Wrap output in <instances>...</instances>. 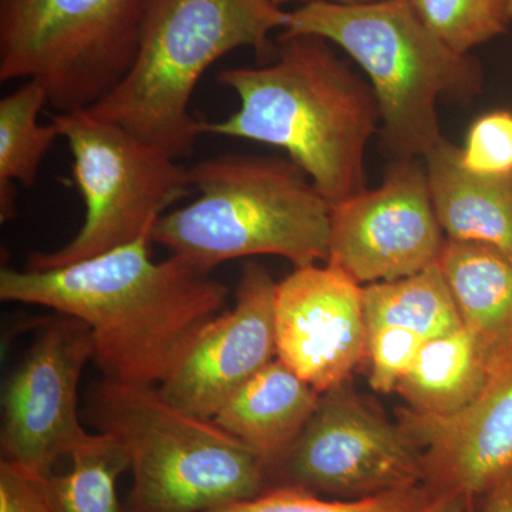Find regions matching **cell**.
I'll list each match as a JSON object with an SVG mask.
<instances>
[{"label": "cell", "instance_id": "obj_20", "mask_svg": "<svg viewBox=\"0 0 512 512\" xmlns=\"http://www.w3.org/2000/svg\"><path fill=\"white\" fill-rule=\"evenodd\" d=\"M49 104L45 84L28 80L0 100V220L16 217L13 181L23 187L35 184L40 164L60 136L53 121L39 123L40 111Z\"/></svg>", "mask_w": 512, "mask_h": 512}, {"label": "cell", "instance_id": "obj_17", "mask_svg": "<svg viewBox=\"0 0 512 512\" xmlns=\"http://www.w3.org/2000/svg\"><path fill=\"white\" fill-rule=\"evenodd\" d=\"M434 212L446 239L512 249V174L467 170L444 138L424 157Z\"/></svg>", "mask_w": 512, "mask_h": 512}, {"label": "cell", "instance_id": "obj_4", "mask_svg": "<svg viewBox=\"0 0 512 512\" xmlns=\"http://www.w3.org/2000/svg\"><path fill=\"white\" fill-rule=\"evenodd\" d=\"M281 35L320 37L362 67L379 104L380 147L392 161L424 160L444 140L437 103H466L483 87L480 63L441 43L409 0H312L288 12Z\"/></svg>", "mask_w": 512, "mask_h": 512}, {"label": "cell", "instance_id": "obj_7", "mask_svg": "<svg viewBox=\"0 0 512 512\" xmlns=\"http://www.w3.org/2000/svg\"><path fill=\"white\" fill-rule=\"evenodd\" d=\"M47 116L69 143L86 214L69 244L30 255L28 269L62 268L151 238L163 212L190 194V168L123 127L87 109Z\"/></svg>", "mask_w": 512, "mask_h": 512}, {"label": "cell", "instance_id": "obj_6", "mask_svg": "<svg viewBox=\"0 0 512 512\" xmlns=\"http://www.w3.org/2000/svg\"><path fill=\"white\" fill-rule=\"evenodd\" d=\"M87 420L127 448L133 487L127 512H208L269 487L262 461L212 419L185 412L158 386L101 379Z\"/></svg>", "mask_w": 512, "mask_h": 512}, {"label": "cell", "instance_id": "obj_10", "mask_svg": "<svg viewBox=\"0 0 512 512\" xmlns=\"http://www.w3.org/2000/svg\"><path fill=\"white\" fill-rule=\"evenodd\" d=\"M93 357L83 320L57 313L40 332L2 394V460L37 480L87 436L77 413V390Z\"/></svg>", "mask_w": 512, "mask_h": 512}, {"label": "cell", "instance_id": "obj_26", "mask_svg": "<svg viewBox=\"0 0 512 512\" xmlns=\"http://www.w3.org/2000/svg\"><path fill=\"white\" fill-rule=\"evenodd\" d=\"M0 512H53L43 480L29 476L8 461H0Z\"/></svg>", "mask_w": 512, "mask_h": 512}, {"label": "cell", "instance_id": "obj_13", "mask_svg": "<svg viewBox=\"0 0 512 512\" xmlns=\"http://www.w3.org/2000/svg\"><path fill=\"white\" fill-rule=\"evenodd\" d=\"M276 285L268 269L242 266L235 306L210 320L158 386L185 412L214 419L225 402L276 356Z\"/></svg>", "mask_w": 512, "mask_h": 512}, {"label": "cell", "instance_id": "obj_3", "mask_svg": "<svg viewBox=\"0 0 512 512\" xmlns=\"http://www.w3.org/2000/svg\"><path fill=\"white\" fill-rule=\"evenodd\" d=\"M286 22L271 0H144L130 70L87 110L175 160L188 156L202 134L190 113L202 74L241 47L271 56Z\"/></svg>", "mask_w": 512, "mask_h": 512}, {"label": "cell", "instance_id": "obj_11", "mask_svg": "<svg viewBox=\"0 0 512 512\" xmlns=\"http://www.w3.org/2000/svg\"><path fill=\"white\" fill-rule=\"evenodd\" d=\"M444 244L421 158L390 161L380 187L332 207L328 262L362 286L423 271Z\"/></svg>", "mask_w": 512, "mask_h": 512}, {"label": "cell", "instance_id": "obj_5", "mask_svg": "<svg viewBox=\"0 0 512 512\" xmlns=\"http://www.w3.org/2000/svg\"><path fill=\"white\" fill-rule=\"evenodd\" d=\"M200 197L165 214L151 241L201 271L252 255H276L295 268L329 259L332 205L292 160L208 158L190 168Z\"/></svg>", "mask_w": 512, "mask_h": 512}, {"label": "cell", "instance_id": "obj_28", "mask_svg": "<svg viewBox=\"0 0 512 512\" xmlns=\"http://www.w3.org/2000/svg\"><path fill=\"white\" fill-rule=\"evenodd\" d=\"M470 501L464 495L447 493L429 512H467Z\"/></svg>", "mask_w": 512, "mask_h": 512}, {"label": "cell", "instance_id": "obj_8", "mask_svg": "<svg viewBox=\"0 0 512 512\" xmlns=\"http://www.w3.org/2000/svg\"><path fill=\"white\" fill-rule=\"evenodd\" d=\"M144 0H0V82L39 80L56 113L90 109L136 56Z\"/></svg>", "mask_w": 512, "mask_h": 512}, {"label": "cell", "instance_id": "obj_15", "mask_svg": "<svg viewBox=\"0 0 512 512\" xmlns=\"http://www.w3.org/2000/svg\"><path fill=\"white\" fill-rule=\"evenodd\" d=\"M320 393L276 357L221 407L214 420L271 474L301 436Z\"/></svg>", "mask_w": 512, "mask_h": 512}, {"label": "cell", "instance_id": "obj_9", "mask_svg": "<svg viewBox=\"0 0 512 512\" xmlns=\"http://www.w3.org/2000/svg\"><path fill=\"white\" fill-rule=\"evenodd\" d=\"M336 500H359L423 484L421 448L348 383L320 394L318 407L284 460L269 474Z\"/></svg>", "mask_w": 512, "mask_h": 512}, {"label": "cell", "instance_id": "obj_18", "mask_svg": "<svg viewBox=\"0 0 512 512\" xmlns=\"http://www.w3.org/2000/svg\"><path fill=\"white\" fill-rule=\"evenodd\" d=\"M490 373L480 346L461 326L456 332L426 340L396 392L413 412L450 416L476 399Z\"/></svg>", "mask_w": 512, "mask_h": 512}, {"label": "cell", "instance_id": "obj_21", "mask_svg": "<svg viewBox=\"0 0 512 512\" xmlns=\"http://www.w3.org/2000/svg\"><path fill=\"white\" fill-rule=\"evenodd\" d=\"M72 470L43 480L53 512H124L117 480L130 470L127 448L113 434H87L70 451Z\"/></svg>", "mask_w": 512, "mask_h": 512}, {"label": "cell", "instance_id": "obj_16", "mask_svg": "<svg viewBox=\"0 0 512 512\" xmlns=\"http://www.w3.org/2000/svg\"><path fill=\"white\" fill-rule=\"evenodd\" d=\"M437 264L461 325L493 369L512 353V249L446 239Z\"/></svg>", "mask_w": 512, "mask_h": 512}, {"label": "cell", "instance_id": "obj_14", "mask_svg": "<svg viewBox=\"0 0 512 512\" xmlns=\"http://www.w3.org/2000/svg\"><path fill=\"white\" fill-rule=\"evenodd\" d=\"M399 423L423 451L424 483L470 503L484 497L512 471V353L460 412L427 416L407 407Z\"/></svg>", "mask_w": 512, "mask_h": 512}, {"label": "cell", "instance_id": "obj_19", "mask_svg": "<svg viewBox=\"0 0 512 512\" xmlns=\"http://www.w3.org/2000/svg\"><path fill=\"white\" fill-rule=\"evenodd\" d=\"M367 333L393 326L430 340L460 329V313L439 264L417 274L362 286Z\"/></svg>", "mask_w": 512, "mask_h": 512}, {"label": "cell", "instance_id": "obj_2", "mask_svg": "<svg viewBox=\"0 0 512 512\" xmlns=\"http://www.w3.org/2000/svg\"><path fill=\"white\" fill-rule=\"evenodd\" d=\"M218 80L241 106L227 120L201 121L202 134L282 148L332 207L366 190V148L380 127L379 104L332 43L281 35L274 62L224 70Z\"/></svg>", "mask_w": 512, "mask_h": 512}, {"label": "cell", "instance_id": "obj_1", "mask_svg": "<svg viewBox=\"0 0 512 512\" xmlns=\"http://www.w3.org/2000/svg\"><path fill=\"white\" fill-rule=\"evenodd\" d=\"M150 242L143 237L47 271L2 269L0 299L83 320L103 379L160 386L222 313L228 288L180 256L154 262Z\"/></svg>", "mask_w": 512, "mask_h": 512}, {"label": "cell", "instance_id": "obj_29", "mask_svg": "<svg viewBox=\"0 0 512 512\" xmlns=\"http://www.w3.org/2000/svg\"><path fill=\"white\" fill-rule=\"evenodd\" d=\"M328 2L338 3V5L359 6L372 5V3L384 2V0H328Z\"/></svg>", "mask_w": 512, "mask_h": 512}, {"label": "cell", "instance_id": "obj_27", "mask_svg": "<svg viewBox=\"0 0 512 512\" xmlns=\"http://www.w3.org/2000/svg\"><path fill=\"white\" fill-rule=\"evenodd\" d=\"M481 498L484 503L480 512H512V471Z\"/></svg>", "mask_w": 512, "mask_h": 512}, {"label": "cell", "instance_id": "obj_22", "mask_svg": "<svg viewBox=\"0 0 512 512\" xmlns=\"http://www.w3.org/2000/svg\"><path fill=\"white\" fill-rule=\"evenodd\" d=\"M444 494L423 483L359 500H326L295 485H269L251 500L208 512H429Z\"/></svg>", "mask_w": 512, "mask_h": 512}, {"label": "cell", "instance_id": "obj_25", "mask_svg": "<svg viewBox=\"0 0 512 512\" xmlns=\"http://www.w3.org/2000/svg\"><path fill=\"white\" fill-rule=\"evenodd\" d=\"M461 161L478 174H512V113L495 110L474 121L461 147Z\"/></svg>", "mask_w": 512, "mask_h": 512}, {"label": "cell", "instance_id": "obj_24", "mask_svg": "<svg viewBox=\"0 0 512 512\" xmlns=\"http://www.w3.org/2000/svg\"><path fill=\"white\" fill-rule=\"evenodd\" d=\"M426 339L412 330L386 326L367 333L369 383L379 393L396 392L412 370Z\"/></svg>", "mask_w": 512, "mask_h": 512}, {"label": "cell", "instance_id": "obj_30", "mask_svg": "<svg viewBox=\"0 0 512 512\" xmlns=\"http://www.w3.org/2000/svg\"><path fill=\"white\" fill-rule=\"evenodd\" d=\"M272 3H275L276 6H282L286 5V3H292V2H301L303 5L305 3L312 2V0H271Z\"/></svg>", "mask_w": 512, "mask_h": 512}, {"label": "cell", "instance_id": "obj_23", "mask_svg": "<svg viewBox=\"0 0 512 512\" xmlns=\"http://www.w3.org/2000/svg\"><path fill=\"white\" fill-rule=\"evenodd\" d=\"M424 26L458 55L504 35L512 25V0H409Z\"/></svg>", "mask_w": 512, "mask_h": 512}, {"label": "cell", "instance_id": "obj_12", "mask_svg": "<svg viewBox=\"0 0 512 512\" xmlns=\"http://www.w3.org/2000/svg\"><path fill=\"white\" fill-rule=\"evenodd\" d=\"M276 357L320 394L367 359L362 285L338 265L295 268L275 298Z\"/></svg>", "mask_w": 512, "mask_h": 512}]
</instances>
